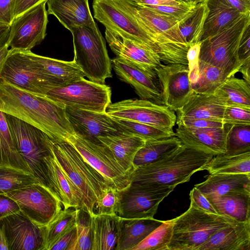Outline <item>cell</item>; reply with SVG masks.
<instances>
[{
  "instance_id": "6da1fadb",
  "label": "cell",
  "mask_w": 250,
  "mask_h": 250,
  "mask_svg": "<svg viewBox=\"0 0 250 250\" xmlns=\"http://www.w3.org/2000/svg\"><path fill=\"white\" fill-rule=\"evenodd\" d=\"M0 111L39 128L54 143L74 134L64 105L1 80Z\"/></svg>"
},
{
  "instance_id": "7a4b0ae2",
  "label": "cell",
  "mask_w": 250,
  "mask_h": 250,
  "mask_svg": "<svg viewBox=\"0 0 250 250\" xmlns=\"http://www.w3.org/2000/svg\"><path fill=\"white\" fill-rule=\"evenodd\" d=\"M213 156L183 144L163 159L136 168L130 182L176 187L188 182L196 172L205 170Z\"/></svg>"
},
{
  "instance_id": "3957f363",
  "label": "cell",
  "mask_w": 250,
  "mask_h": 250,
  "mask_svg": "<svg viewBox=\"0 0 250 250\" xmlns=\"http://www.w3.org/2000/svg\"><path fill=\"white\" fill-rule=\"evenodd\" d=\"M53 152L62 168L81 195L83 207L93 214L97 197L108 187L103 176L68 142H53Z\"/></svg>"
},
{
  "instance_id": "277c9868",
  "label": "cell",
  "mask_w": 250,
  "mask_h": 250,
  "mask_svg": "<svg viewBox=\"0 0 250 250\" xmlns=\"http://www.w3.org/2000/svg\"><path fill=\"white\" fill-rule=\"evenodd\" d=\"M5 117L18 152L40 183L56 194L45 162L53 154V142L39 128L11 115Z\"/></svg>"
},
{
  "instance_id": "5b68a950",
  "label": "cell",
  "mask_w": 250,
  "mask_h": 250,
  "mask_svg": "<svg viewBox=\"0 0 250 250\" xmlns=\"http://www.w3.org/2000/svg\"><path fill=\"white\" fill-rule=\"evenodd\" d=\"M70 32L73 41V60L89 80L104 84L107 78L112 77V62L98 27L80 26Z\"/></svg>"
},
{
  "instance_id": "8992f818",
  "label": "cell",
  "mask_w": 250,
  "mask_h": 250,
  "mask_svg": "<svg viewBox=\"0 0 250 250\" xmlns=\"http://www.w3.org/2000/svg\"><path fill=\"white\" fill-rule=\"evenodd\" d=\"M234 221L190 206L185 212L173 219L168 250H198L215 232Z\"/></svg>"
},
{
  "instance_id": "52a82bcc",
  "label": "cell",
  "mask_w": 250,
  "mask_h": 250,
  "mask_svg": "<svg viewBox=\"0 0 250 250\" xmlns=\"http://www.w3.org/2000/svg\"><path fill=\"white\" fill-rule=\"evenodd\" d=\"M249 25L250 13L242 15L221 32L201 41L199 60L234 75L241 66L238 57L239 45Z\"/></svg>"
},
{
  "instance_id": "ba28073f",
  "label": "cell",
  "mask_w": 250,
  "mask_h": 250,
  "mask_svg": "<svg viewBox=\"0 0 250 250\" xmlns=\"http://www.w3.org/2000/svg\"><path fill=\"white\" fill-rule=\"evenodd\" d=\"M94 17L105 27L160 54L159 49L141 22L116 0H93Z\"/></svg>"
},
{
  "instance_id": "9c48e42d",
  "label": "cell",
  "mask_w": 250,
  "mask_h": 250,
  "mask_svg": "<svg viewBox=\"0 0 250 250\" xmlns=\"http://www.w3.org/2000/svg\"><path fill=\"white\" fill-rule=\"evenodd\" d=\"M0 80L32 93L46 95L58 87L28 56L25 51L11 50L0 74Z\"/></svg>"
},
{
  "instance_id": "30bf717a",
  "label": "cell",
  "mask_w": 250,
  "mask_h": 250,
  "mask_svg": "<svg viewBox=\"0 0 250 250\" xmlns=\"http://www.w3.org/2000/svg\"><path fill=\"white\" fill-rule=\"evenodd\" d=\"M46 96L65 106L104 112L111 103V89L84 78L49 91Z\"/></svg>"
},
{
  "instance_id": "8fae6325",
  "label": "cell",
  "mask_w": 250,
  "mask_h": 250,
  "mask_svg": "<svg viewBox=\"0 0 250 250\" xmlns=\"http://www.w3.org/2000/svg\"><path fill=\"white\" fill-rule=\"evenodd\" d=\"M175 188L130 182L125 188L118 190L117 214L123 218H153L160 202Z\"/></svg>"
},
{
  "instance_id": "7c38bea8",
  "label": "cell",
  "mask_w": 250,
  "mask_h": 250,
  "mask_svg": "<svg viewBox=\"0 0 250 250\" xmlns=\"http://www.w3.org/2000/svg\"><path fill=\"white\" fill-rule=\"evenodd\" d=\"M4 194L13 199L21 212L39 226H47L62 210V204L57 196L40 183Z\"/></svg>"
},
{
  "instance_id": "4fadbf2b",
  "label": "cell",
  "mask_w": 250,
  "mask_h": 250,
  "mask_svg": "<svg viewBox=\"0 0 250 250\" xmlns=\"http://www.w3.org/2000/svg\"><path fill=\"white\" fill-rule=\"evenodd\" d=\"M106 112L112 118L143 123L173 130L177 117L163 104L142 99H127L110 103Z\"/></svg>"
},
{
  "instance_id": "5bb4252c",
  "label": "cell",
  "mask_w": 250,
  "mask_h": 250,
  "mask_svg": "<svg viewBox=\"0 0 250 250\" xmlns=\"http://www.w3.org/2000/svg\"><path fill=\"white\" fill-rule=\"evenodd\" d=\"M46 3L42 2L14 18L7 42L10 49L29 51L43 40L48 23Z\"/></svg>"
},
{
  "instance_id": "9a60e30c",
  "label": "cell",
  "mask_w": 250,
  "mask_h": 250,
  "mask_svg": "<svg viewBox=\"0 0 250 250\" xmlns=\"http://www.w3.org/2000/svg\"><path fill=\"white\" fill-rule=\"evenodd\" d=\"M9 250H45L44 226H39L21 212L0 219Z\"/></svg>"
},
{
  "instance_id": "2e32d148",
  "label": "cell",
  "mask_w": 250,
  "mask_h": 250,
  "mask_svg": "<svg viewBox=\"0 0 250 250\" xmlns=\"http://www.w3.org/2000/svg\"><path fill=\"white\" fill-rule=\"evenodd\" d=\"M155 71L161 84L165 105L176 111L195 93L189 80L188 65L160 64Z\"/></svg>"
},
{
  "instance_id": "e0dca14e",
  "label": "cell",
  "mask_w": 250,
  "mask_h": 250,
  "mask_svg": "<svg viewBox=\"0 0 250 250\" xmlns=\"http://www.w3.org/2000/svg\"><path fill=\"white\" fill-rule=\"evenodd\" d=\"M67 119L74 134L91 142L102 145L100 137L122 132L115 120L106 112H98L65 106Z\"/></svg>"
},
{
  "instance_id": "ac0fdd59",
  "label": "cell",
  "mask_w": 250,
  "mask_h": 250,
  "mask_svg": "<svg viewBox=\"0 0 250 250\" xmlns=\"http://www.w3.org/2000/svg\"><path fill=\"white\" fill-rule=\"evenodd\" d=\"M129 11L146 30L155 31L186 56L190 47L183 40L179 28V21L160 14L130 0H116Z\"/></svg>"
},
{
  "instance_id": "d6986e66",
  "label": "cell",
  "mask_w": 250,
  "mask_h": 250,
  "mask_svg": "<svg viewBox=\"0 0 250 250\" xmlns=\"http://www.w3.org/2000/svg\"><path fill=\"white\" fill-rule=\"evenodd\" d=\"M113 68L118 77L129 84L140 99L163 104L161 84L157 74L146 73L135 65L116 57L111 60Z\"/></svg>"
},
{
  "instance_id": "ffe728a7",
  "label": "cell",
  "mask_w": 250,
  "mask_h": 250,
  "mask_svg": "<svg viewBox=\"0 0 250 250\" xmlns=\"http://www.w3.org/2000/svg\"><path fill=\"white\" fill-rule=\"evenodd\" d=\"M105 37L116 57L135 65L147 73L156 74L155 69L162 63L157 54L107 29H105Z\"/></svg>"
},
{
  "instance_id": "44dd1931",
  "label": "cell",
  "mask_w": 250,
  "mask_h": 250,
  "mask_svg": "<svg viewBox=\"0 0 250 250\" xmlns=\"http://www.w3.org/2000/svg\"><path fill=\"white\" fill-rule=\"evenodd\" d=\"M175 136L188 146L213 156L226 151V131L222 127L193 128L178 125Z\"/></svg>"
},
{
  "instance_id": "7402d4cb",
  "label": "cell",
  "mask_w": 250,
  "mask_h": 250,
  "mask_svg": "<svg viewBox=\"0 0 250 250\" xmlns=\"http://www.w3.org/2000/svg\"><path fill=\"white\" fill-rule=\"evenodd\" d=\"M46 2L47 14L54 15L70 31L80 26L97 27L88 0H48Z\"/></svg>"
},
{
  "instance_id": "603a6c76",
  "label": "cell",
  "mask_w": 250,
  "mask_h": 250,
  "mask_svg": "<svg viewBox=\"0 0 250 250\" xmlns=\"http://www.w3.org/2000/svg\"><path fill=\"white\" fill-rule=\"evenodd\" d=\"M250 250V221H234L215 232L198 250Z\"/></svg>"
},
{
  "instance_id": "cb8c5ba5",
  "label": "cell",
  "mask_w": 250,
  "mask_h": 250,
  "mask_svg": "<svg viewBox=\"0 0 250 250\" xmlns=\"http://www.w3.org/2000/svg\"><path fill=\"white\" fill-rule=\"evenodd\" d=\"M226 106L214 93H194L176 111V120L199 119L223 122Z\"/></svg>"
},
{
  "instance_id": "d4e9b609",
  "label": "cell",
  "mask_w": 250,
  "mask_h": 250,
  "mask_svg": "<svg viewBox=\"0 0 250 250\" xmlns=\"http://www.w3.org/2000/svg\"><path fill=\"white\" fill-rule=\"evenodd\" d=\"M99 140L109 149L124 170L130 175L134 170V156L145 145L146 140L137 135L123 132L100 137Z\"/></svg>"
},
{
  "instance_id": "484cf974",
  "label": "cell",
  "mask_w": 250,
  "mask_h": 250,
  "mask_svg": "<svg viewBox=\"0 0 250 250\" xmlns=\"http://www.w3.org/2000/svg\"><path fill=\"white\" fill-rule=\"evenodd\" d=\"M163 222L153 217H120L119 233L115 250H131Z\"/></svg>"
},
{
  "instance_id": "4316f807",
  "label": "cell",
  "mask_w": 250,
  "mask_h": 250,
  "mask_svg": "<svg viewBox=\"0 0 250 250\" xmlns=\"http://www.w3.org/2000/svg\"><path fill=\"white\" fill-rule=\"evenodd\" d=\"M189 80L195 93L212 94L230 76L223 69L198 60L188 64Z\"/></svg>"
},
{
  "instance_id": "83f0119b",
  "label": "cell",
  "mask_w": 250,
  "mask_h": 250,
  "mask_svg": "<svg viewBox=\"0 0 250 250\" xmlns=\"http://www.w3.org/2000/svg\"><path fill=\"white\" fill-rule=\"evenodd\" d=\"M206 197H217L229 192H250V173L210 174L195 185Z\"/></svg>"
},
{
  "instance_id": "f1b7e54d",
  "label": "cell",
  "mask_w": 250,
  "mask_h": 250,
  "mask_svg": "<svg viewBox=\"0 0 250 250\" xmlns=\"http://www.w3.org/2000/svg\"><path fill=\"white\" fill-rule=\"evenodd\" d=\"M49 177L54 190L64 208L83 207L77 189L64 172L53 154L45 158Z\"/></svg>"
},
{
  "instance_id": "f546056e",
  "label": "cell",
  "mask_w": 250,
  "mask_h": 250,
  "mask_svg": "<svg viewBox=\"0 0 250 250\" xmlns=\"http://www.w3.org/2000/svg\"><path fill=\"white\" fill-rule=\"evenodd\" d=\"M206 2L208 12L200 42L221 32L244 14L230 5L226 0H206Z\"/></svg>"
},
{
  "instance_id": "4dcf8cb0",
  "label": "cell",
  "mask_w": 250,
  "mask_h": 250,
  "mask_svg": "<svg viewBox=\"0 0 250 250\" xmlns=\"http://www.w3.org/2000/svg\"><path fill=\"white\" fill-rule=\"evenodd\" d=\"M206 198L219 215L237 222L250 221V192L231 191L219 196Z\"/></svg>"
},
{
  "instance_id": "1f68e13d",
  "label": "cell",
  "mask_w": 250,
  "mask_h": 250,
  "mask_svg": "<svg viewBox=\"0 0 250 250\" xmlns=\"http://www.w3.org/2000/svg\"><path fill=\"white\" fill-rule=\"evenodd\" d=\"M91 216L92 250H115L119 233L120 217L117 215Z\"/></svg>"
},
{
  "instance_id": "d6a6232c",
  "label": "cell",
  "mask_w": 250,
  "mask_h": 250,
  "mask_svg": "<svg viewBox=\"0 0 250 250\" xmlns=\"http://www.w3.org/2000/svg\"><path fill=\"white\" fill-rule=\"evenodd\" d=\"M182 144L176 136L158 140H146L145 145L134 156L133 162L134 170L163 159L175 151Z\"/></svg>"
},
{
  "instance_id": "836d02e7",
  "label": "cell",
  "mask_w": 250,
  "mask_h": 250,
  "mask_svg": "<svg viewBox=\"0 0 250 250\" xmlns=\"http://www.w3.org/2000/svg\"><path fill=\"white\" fill-rule=\"evenodd\" d=\"M0 166L17 169L33 174L32 170L18 152L6 121L5 113L1 111H0Z\"/></svg>"
},
{
  "instance_id": "e575fe53",
  "label": "cell",
  "mask_w": 250,
  "mask_h": 250,
  "mask_svg": "<svg viewBox=\"0 0 250 250\" xmlns=\"http://www.w3.org/2000/svg\"><path fill=\"white\" fill-rule=\"evenodd\" d=\"M226 106L250 109V84L232 75L214 92Z\"/></svg>"
},
{
  "instance_id": "d590c367",
  "label": "cell",
  "mask_w": 250,
  "mask_h": 250,
  "mask_svg": "<svg viewBox=\"0 0 250 250\" xmlns=\"http://www.w3.org/2000/svg\"><path fill=\"white\" fill-rule=\"evenodd\" d=\"M205 170L213 174L250 173V151L235 155L214 156Z\"/></svg>"
},
{
  "instance_id": "8d00e7d4",
  "label": "cell",
  "mask_w": 250,
  "mask_h": 250,
  "mask_svg": "<svg viewBox=\"0 0 250 250\" xmlns=\"http://www.w3.org/2000/svg\"><path fill=\"white\" fill-rule=\"evenodd\" d=\"M208 12L206 1L199 3L184 20L179 21L180 34L189 47L200 42L204 23Z\"/></svg>"
},
{
  "instance_id": "74e56055",
  "label": "cell",
  "mask_w": 250,
  "mask_h": 250,
  "mask_svg": "<svg viewBox=\"0 0 250 250\" xmlns=\"http://www.w3.org/2000/svg\"><path fill=\"white\" fill-rule=\"evenodd\" d=\"M76 216V208H64L55 218L44 226L45 250H49L51 246L75 224Z\"/></svg>"
},
{
  "instance_id": "f35d334b",
  "label": "cell",
  "mask_w": 250,
  "mask_h": 250,
  "mask_svg": "<svg viewBox=\"0 0 250 250\" xmlns=\"http://www.w3.org/2000/svg\"><path fill=\"white\" fill-rule=\"evenodd\" d=\"M226 131L225 153L235 155L250 151V125L224 124Z\"/></svg>"
},
{
  "instance_id": "ab89813d",
  "label": "cell",
  "mask_w": 250,
  "mask_h": 250,
  "mask_svg": "<svg viewBox=\"0 0 250 250\" xmlns=\"http://www.w3.org/2000/svg\"><path fill=\"white\" fill-rule=\"evenodd\" d=\"M36 183L40 182L33 174L17 169L0 166V194Z\"/></svg>"
},
{
  "instance_id": "60d3db41",
  "label": "cell",
  "mask_w": 250,
  "mask_h": 250,
  "mask_svg": "<svg viewBox=\"0 0 250 250\" xmlns=\"http://www.w3.org/2000/svg\"><path fill=\"white\" fill-rule=\"evenodd\" d=\"M173 219L163 222L131 250H168L172 235Z\"/></svg>"
},
{
  "instance_id": "b9f144b4",
  "label": "cell",
  "mask_w": 250,
  "mask_h": 250,
  "mask_svg": "<svg viewBox=\"0 0 250 250\" xmlns=\"http://www.w3.org/2000/svg\"><path fill=\"white\" fill-rule=\"evenodd\" d=\"M114 119L122 132L137 135L146 141L158 140L175 136V132L173 130L160 128L137 122Z\"/></svg>"
},
{
  "instance_id": "7bdbcfd3",
  "label": "cell",
  "mask_w": 250,
  "mask_h": 250,
  "mask_svg": "<svg viewBox=\"0 0 250 250\" xmlns=\"http://www.w3.org/2000/svg\"><path fill=\"white\" fill-rule=\"evenodd\" d=\"M75 224L78 234L75 250H92L91 216L85 208H76Z\"/></svg>"
},
{
  "instance_id": "ee69618b",
  "label": "cell",
  "mask_w": 250,
  "mask_h": 250,
  "mask_svg": "<svg viewBox=\"0 0 250 250\" xmlns=\"http://www.w3.org/2000/svg\"><path fill=\"white\" fill-rule=\"evenodd\" d=\"M119 196L118 190L107 187L97 198L95 208L98 215L117 214Z\"/></svg>"
},
{
  "instance_id": "f6af8a7d",
  "label": "cell",
  "mask_w": 250,
  "mask_h": 250,
  "mask_svg": "<svg viewBox=\"0 0 250 250\" xmlns=\"http://www.w3.org/2000/svg\"><path fill=\"white\" fill-rule=\"evenodd\" d=\"M198 2L180 3L173 5H149L144 7L179 21L184 20L196 8ZM143 6V5H142Z\"/></svg>"
},
{
  "instance_id": "bcb514c9",
  "label": "cell",
  "mask_w": 250,
  "mask_h": 250,
  "mask_svg": "<svg viewBox=\"0 0 250 250\" xmlns=\"http://www.w3.org/2000/svg\"><path fill=\"white\" fill-rule=\"evenodd\" d=\"M222 122L230 125H250V109L226 106Z\"/></svg>"
},
{
  "instance_id": "7dc6e473",
  "label": "cell",
  "mask_w": 250,
  "mask_h": 250,
  "mask_svg": "<svg viewBox=\"0 0 250 250\" xmlns=\"http://www.w3.org/2000/svg\"><path fill=\"white\" fill-rule=\"evenodd\" d=\"M77 239V229L75 224L51 246L49 250H75Z\"/></svg>"
},
{
  "instance_id": "c3c4849f",
  "label": "cell",
  "mask_w": 250,
  "mask_h": 250,
  "mask_svg": "<svg viewBox=\"0 0 250 250\" xmlns=\"http://www.w3.org/2000/svg\"><path fill=\"white\" fill-rule=\"evenodd\" d=\"M190 206L206 212L218 214V212L205 196L195 187L189 193Z\"/></svg>"
},
{
  "instance_id": "681fc988",
  "label": "cell",
  "mask_w": 250,
  "mask_h": 250,
  "mask_svg": "<svg viewBox=\"0 0 250 250\" xmlns=\"http://www.w3.org/2000/svg\"><path fill=\"white\" fill-rule=\"evenodd\" d=\"M16 0H0V25L10 26L15 18Z\"/></svg>"
},
{
  "instance_id": "f907efd6",
  "label": "cell",
  "mask_w": 250,
  "mask_h": 250,
  "mask_svg": "<svg viewBox=\"0 0 250 250\" xmlns=\"http://www.w3.org/2000/svg\"><path fill=\"white\" fill-rule=\"evenodd\" d=\"M176 123L178 125L193 128L222 127L224 125L223 122L199 119L177 120Z\"/></svg>"
},
{
  "instance_id": "816d5d0a",
  "label": "cell",
  "mask_w": 250,
  "mask_h": 250,
  "mask_svg": "<svg viewBox=\"0 0 250 250\" xmlns=\"http://www.w3.org/2000/svg\"><path fill=\"white\" fill-rule=\"evenodd\" d=\"M238 57L241 65L250 61V25L246 28L241 39Z\"/></svg>"
},
{
  "instance_id": "f5cc1de1",
  "label": "cell",
  "mask_w": 250,
  "mask_h": 250,
  "mask_svg": "<svg viewBox=\"0 0 250 250\" xmlns=\"http://www.w3.org/2000/svg\"><path fill=\"white\" fill-rule=\"evenodd\" d=\"M20 211L17 203L4 194H0V219Z\"/></svg>"
},
{
  "instance_id": "db71d44e",
  "label": "cell",
  "mask_w": 250,
  "mask_h": 250,
  "mask_svg": "<svg viewBox=\"0 0 250 250\" xmlns=\"http://www.w3.org/2000/svg\"><path fill=\"white\" fill-rule=\"evenodd\" d=\"M48 0H16L15 17L23 13L31 7Z\"/></svg>"
},
{
  "instance_id": "11a10c76",
  "label": "cell",
  "mask_w": 250,
  "mask_h": 250,
  "mask_svg": "<svg viewBox=\"0 0 250 250\" xmlns=\"http://www.w3.org/2000/svg\"><path fill=\"white\" fill-rule=\"evenodd\" d=\"M143 6L149 5H173L180 3L174 0H130Z\"/></svg>"
},
{
  "instance_id": "9f6ffc18",
  "label": "cell",
  "mask_w": 250,
  "mask_h": 250,
  "mask_svg": "<svg viewBox=\"0 0 250 250\" xmlns=\"http://www.w3.org/2000/svg\"><path fill=\"white\" fill-rule=\"evenodd\" d=\"M232 6L243 14L250 13V0H226Z\"/></svg>"
},
{
  "instance_id": "6f0895ef",
  "label": "cell",
  "mask_w": 250,
  "mask_h": 250,
  "mask_svg": "<svg viewBox=\"0 0 250 250\" xmlns=\"http://www.w3.org/2000/svg\"><path fill=\"white\" fill-rule=\"evenodd\" d=\"M250 61L242 64L240 67L239 72L242 74L243 80L250 84Z\"/></svg>"
},
{
  "instance_id": "680465c9",
  "label": "cell",
  "mask_w": 250,
  "mask_h": 250,
  "mask_svg": "<svg viewBox=\"0 0 250 250\" xmlns=\"http://www.w3.org/2000/svg\"><path fill=\"white\" fill-rule=\"evenodd\" d=\"M10 26L0 25V48L7 44Z\"/></svg>"
},
{
  "instance_id": "91938a15",
  "label": "cell",
  "mask_w": 250,
  "mask_h": 250,
  "mask_svg": "<svg viewBox=\"0 0 250 250\" xmlns=\"http://www.w3.org/2000/svg\"><path fill=\"white\" fill-rule=\"evenodd\" d=\"M10 52L9 46L5 44L0 48V74Z\"/></svg>"
},
{
  "instance_id": "94428289",
  "label": "cell",
  "mask_w": 250,
  "mask_h": 250,
  "mask_svg": "<svg viewBox=\"0 0 250 250\" xmlns=\"http://www.w3.org/2000/svg\"><path fill=\"white\" fill-rule=\"evenodd\" d=\"M0 250H9L8 243L5 235L0 228Z\"/></svg>"
},
{
  "instance_id": "6125c7cd",
  "label": "cell",
  "mask_w": 250,
  "mask_h": 250,
  "mask_svg": "<svg viewBox=\"0 0 250 250\" xmlns=\"http://www.w3.org/2000/svg\"><path fill=\"white\" fill-rule=\"evenodd\" d=\"M180 3H189V2H198L200 3L205 1L206 0H174Z\"/></svg>"
}]
</instances>
